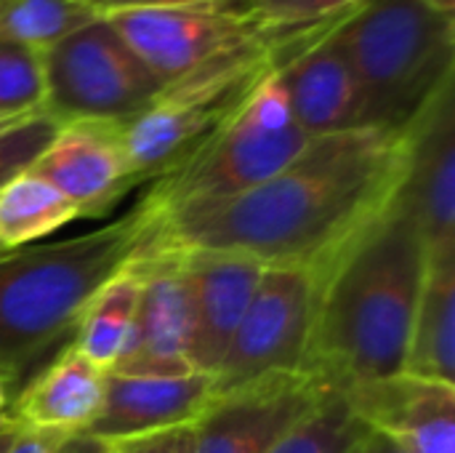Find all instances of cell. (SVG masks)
Returning <instances> with one entry per match:
<instances>
[{
	"label": "cell",
	"mask_w": 455,
	"mask_h": 453,
	"mask_svg": "<svg viewBox=\"0 0 455 453\" xmlns=\"http://www.w3.org/2000/svg\"><path fill=\"white\" fill-rule=\"evenodd\" d=\"M107 371L85 360L75 344H67L51 366L37 371L19 392L8 417L24 430L83 433L104 403Z\"/></svg>",
	"instance_id": "cell-18"
},
{
	"label": "cell",
	"mask_w": 455,
	"mask_h": 453,
	"mask_svg": "<svg viewBox=\"0 0 455 453\" xmlns=\"http://www.w3.org/2000/svg\"><path fill=\"white\" fill-rule=\"evenodd\" d=\"M339 19L293 37L275 67L293 120L312 139L368 128L360 83L333 37Z\"/></svg>",
	"instance_id": "cell-11"
},
{
	"label": "cell",
	"mask_w": 455,
	"mask_h": 453,
	"mask_svg": "<svg viewBox=\"0 0 455 453\" xmlns=\"http://www.w3.org/2000/svg\"><path fill=\"white\" fill-rule=\"evenodd\" d=\"M5 406H8V384H5L3 376H0V414L5 411Z\"/></svg>",
	"instance_id": "cell-35"
},
{
	"label": "cell",
	"mask_w": 455,
	"mask_h": 453,
	"mask_svg": "<svg viewBox=\"0 0 455 453\" xmlns=\"http://www.w3.org/2000/svg\"><path fill=\"white\" fill-rule=\"evenodd\" d=\"M315 310L317 270L264 267L240 328L211 374L213 395L269 376L307 374Z\"/></svg>",
	"instance_id": "cell-8"
},
{
	"label": "cell",
	"mask_w": 455,
	"mask_h": 453,
	"mask_svg": "<svg viewBox=\"0 0 455 453\" xmlns=\"http://www.w3.org/2000/svg\"><path fill=\"white\" fill-rule=\"evenodd\" d=\"M264 19L283 29H307L349 13L363 0H251Z\"/></svg>",
	"instance_id": "cell-26"
},
{
	"label": "cell",
	"mask_w": 455,
	"mask_h": 453,
	"mask_svg": "<svg viewBox=\"0 0 455 453\" xmlns=\"http://www.w3.org/2000/svg\"><path fill=\"white\" fill-rule=\"evenodd\" d=\"M45 109L40 51L0 37V120Z\"/></svg>",
	"instance_id": "cell-24"
},
{
	"label": "cell",
	"mask_w": 455,
	"mask_h": 453,
	"mask_svg": "<svg viewBox=\"0 0 455 453\" xmlns=\"http://www.w3.org/2000/svg\"><path fill=\"white\" fill-rule=\"evenodd\" d=\"M139 291H141V278L133 259L93 296L72 339L75 350L107 374L115 368L131 339V328L139 307Z\"/></svg>",
	"instance_id": "cell-20"
},
{
	"label": "cell",
	"mask_w": 455,
	"mask_h": 453,
	"mask_svg": "<svg viewBox=\"0 0 455 453\" xmlns=\"http://www.w3.org/2000/svg\"><path fill=\"white\" fill-rule=\"evenodd\" d=\"M331 387L307 374H283L213 395L192 425L189 453H267Z\"/></svg>",
	"instance_id": "cell-13"
},
{
	"label": "cell",
	"mask_w": 455,
	"mask_h": 453,
	"mask_svg": "<svg viewBox=\"0 0 455 453\" xmlns=\"http://www.w3.org/2000/svg\"><path fill=\"white\" fill-rule=\"evenodd\" d=\"M309 142L272 72L192 152L152 179L141 203L157 224L184 211L219 206L280 174Z\"/></svg>",
	"instance_id": "cell-5"
},
{
	"label": "cell",
	"mask_w": 455,
	"mask_h": 453,
	"mask_svg": "<svg viewBox=\"0 0 455 453\" xmlns=\"http://www.w3.org/2000/svg\"><path fill=\"white\" fill-rule=\"evenodd\" d=\"M75 219L77 206L32 171L0 187V251L29 246Z\"/></svg>",
	"instance_id": "cell-21"
},
{
	"label": "cell",
	"mask_w": 455,
	"mask_h": 453,
	"mask_svg": "<svg viewBox=\"0 0 455 453\" xmlns=\"http://www.w3.org/2000/svg\"><path fill=\"white\" fill-rule=\"evenodd\" d=\"M357 419L411 453H455V387L395 374L341 390Z\"/></svg>",
	"instance_id": "cell-16"
},
{
	"label": "cell",
	"mask_w": 455,
	"mask_h": 453,
	"mask_svg": "<svg viewBox=\"0 0 455 453\" xmlns=\"http://www.w3.org/2000/svg\"><path fill=\"white\" fill-rule=\"evenodd\" d=\"M93 13L80 0H0V37L45 51Z\"/></svg>",
	"instance_id": "cell-23"
},
{
	"label": "cell",
	"mask_w": 455,
	"mask_h": 453,
	"mask_svg": "<svg viewBox=\"0 0 455 453\" xmlns=\"http://www.w3.org/2000/svg\"><path fill=\"white\" fill-rule=\"evenodd\" d=\"M395 198L416 222L429 256L455 251V77L403 131Z\"/></svg>",
	"instance_id": "cell-10"
},
{
	"label": "cell",
	"mask_w": 455,
	"mask_h": 453,
	"mask_svg": "<svg viewBox=\"0 0 455 453\" xmlns=\"http://www.w3.org/2000/svg\"><path fill=\"white\" fill-rule=\"evenodd\" d=\"M104 451V443L96 441V438H88V435H72L61 449L56 453H101Z\"/></svg>",
	"instance_id": "cell-31"
},
{
	"label": "cell",
	"mask_w": 455,
	"mask_h": 453,
	"mask_svg": "<svg viewBox=\"0 0 455 453\" xmlns=\"http://www.w3.org/2000/svg\"><path fill=\"white\" fill-rule=\"evenodd\" d=\"M29 171L72 200L80 219L104 216L136 187L125 155L123 123L107 120L61 123Z\"/></svg>",
	"instance_id": "cell-14"
},
{
	"label": "cell",
	"mask_w": 455,
	"mask_h": 453,
	"mask_svg": "<svg viewBox=\"0 0 455 453\" xmlns=\"http://www.w3.org/2000/svg\"><path fill=\"white\" fill-rule=\"evenodd\" d=\"M403 374L455 387V251L427 262Z\"/></svg>",
	"instance_id": "cell-19"
},
{
	"label": "cell",
	"mask_w": 455,
	"mask_h": 453,
	"mask_svg": "<svg viewBox=\"0 0 455 453\" xmlns=\"http://www.w3.org/2000/svg\"><path fill=\"white\" fill-rule=\"evenodd\" d=\"M61 123L48 112L37 109L21 117L0 123V187H5L19 174L29 171L35 160L53 142Z\"/></svg>",
	"instance_id": "cell-25"
},
{
	"label": "cell",
	"mask_w": 455,
	"mask_h": 453,
	"mask_svg": "<svg viewBox=\"0 0 455 453\" xmlns=\"http://www.w3.org/2000/svg\"><path fill=\"white\" fill-rule=\"evenodd\" d=\"M189 299V363L211 376L227 355L264 264L243 254L176 248Z\"/></svg>",
	"instance_id": "cell-15"
},
{
	"label": "cell",
	"mask_w": 455,
	"mask_h": 453,
	"mask_svg": "<svg viewBox=\"0 0 455 453\" xmlns=\"http://www.w3.org/2000/svg\"><path fill=\"white\" fill-rule=\"evenodd\" d=\"M72 435L67 433H51V430H24L13 435L5 453H56Z\"/></svg>",
	"instance_id": "cell-29"
},
{
	"label": "cell",
	"mask_w": 455,
	"mask_h": 453,
	"mask_svg": "<svg viewBox=\"0 0 455 453\" xmlns=\"http://www.w3.org/2000/svg\"><path fill=\"white\" fill-rule=\"evenodd\" d=\"M365 101V125L405 131L455 77V16L427 0H363L333 24Z\"/></svg>",
	"instance_id": "cell-4"
},
{
	"label": "cell",
	"mask_w": 455,
	"mask_h": 453,
	"mask_svg": "<svg viewBox=\"0 0 455 453\" xmlns=\"http://www.w3.org/2000/svg\"><path fill=\"white\" fill-rule=\"evenodd\" d=\"M141 278L131 339L109 374L120 376H189V299L176 248L155 246L136 256Z\"/></svg>",
	"instance_id": "cell-12"
},
{
	"label": "cell",
	"mask_w": 455,
	"mask_h": 453,
	"mask_svg": "<svg viewBox=\"0 0 455 453\" xmlns=\"http://www.w3.org/2000/svg\"><path fill=\"white\" fill-rule=\"evenodd\" d=\"M432 8H437V11H443V13H451L455 16V0H427Z\"/></svg>",
	"instance_id": "cell-32"
},
{
	"label": "cell",
	"mask_w": 455,
	"mask_h": 453,
	"mask_svg": "<svg viewBox=\"0 0 455 453\" xmlns=\"http://www.w3.org/2000/svg\"><path fill=\"white\" fill-rule=\"evenodd\" d=\"M213 398L205 374L189 376H120L107 374L104 403L96 419L77 435L101 443L131 441L163 430L192 427Z\"/></svg>",
	"instance_id": "cell-17"
},
{
	"label": "cell",
	"mask_w": 455,
	"mask_h": 453,
	"mask_svg": "<svg viewBox=\"0 0 455 453\" xmlns=\"http://www.w3.org/2000/svg\"><path fill=\"white\" fill-rule=\"evenodd\" d=\"M368 427L341 390H328L267 453H355Z\"/></svg>",
	"instance_id": "cell-22"
},
{
	"label": "cell",
	"mask_w": 455,
	"mask_h": 453,
	"mask_svg": "<svg viewBox=\"0 0 455 453\" xmlns=\"http://www.w3.org/2000/svg\"><path fill=\"white\" fill-rule=\"evenodd\" d=\"M0 123H3V120H0Z\"/></svg>",
	"instance_id": "cell-37"
},
{
	"label": "cell",
	"mask_w": 455,
	"mask_h": 453,
	"mask_svg": "<svg viewBox=\"0 0 455 453\" xmlns=\"http://www.w3.org/2000/svg\"><path fill=\"white\" fill-rule=\"evenodd\" d=\"M427 262L416 222L392 195L317 267L307 374L331 390L403 374Z\"/></svg>",
	"instance_id": "cell-2"
},
{
	"label": "cell",
	"mask_w": 455,
	"mask_h": 453,
	"mask_svg": "<svg viewBox=\"0 0 455 453\" xmlns=\"http://www.w3.org/2000/svg\"><path fill=\"white\" fill-rule=\"evenodd\" d=\"M101 453H123V449L117 443H104V451Z\"/></svg>",
	"instance_id": "cell-36"
},
{
	"label": "cell",
	"mask_w": 455,
	"mask_h": 453,
	"mask_svg": "<svg viewBox=\"0 0 455 453\" xmlns=\"http://www.w3.org/2000/svg\"><path fill=\"white\" fill-rule=\"evenodd\" d=\"M355 453H411L405 446H400L395 438L384 435V433H376V430H368L365 438L360 441L357 451Z\"/></svg>",
	"instance_id": "cell-30"
},
{
	"label": "cell",
	"mask_w": 455,
	"mask_h": 453,
	"mask_svg": "<svg viewBox=\"0 0 455 453\" xmlns=\"http://www.w3.org/2000/svg\"><path fill=\"white\" fill-rule=\"evenodd\" d=\"M13 427H19V425L8 417V411H3V414H0V438H3L5 433H11Z\"/></svg>",
	"instance_id": "cell-33"
},
{
	"label": "cell",
	"mask_w": 455,
	"mask_h": 453,
	"mask_svg": "<svg viewBox=\"0 0 455 453\" xmlns=\"http://www.w3.org/2000/svg\"><path fill=\"white\" fill-rule=\"evenodd\" d=\"M107 19L163 83H171L197 69L200 64L248 43L299 32L275 27L251 0H216L160 11H128Z\"/></svg>",
	"instance_id": "cell-9"
},
{
	"label": "cell",
	"mask_w": 455,
	"mask_h": 453,
	"mask_svg": "<svg viewBox=\"0 0 455 453\" xmlns=\"http://www.w3.org/2000/svg\"><path fill=\"white\" fill-rule=\"evenodd\" d=\"M403 131L357 128L312 139L245 195L157 224L155 246L208 248L264 267H323L395 195Z\"/></svg>",
	"instance_id": "cell-1"
},
{
	"label": "cell",
	"mask_w": 455,
	"mask_h": 453,
	"mask_svg": "<svg viewBox=\"0 0 455 453\" xmlns=\"http://www.w3.org/2000/svg\"><path fill=\"white\" fill-rule=\"evenodd\" d=\"M123 453H189L192 449V427L163 430L131 441H117Z\"/></svg>",
	"instance_id": "cell-27"
},
{
	"label": "cell",
	"mask_w": 455,
	"mask_h": 453,
	"mask_svg": "<svg viewBox=\"0 0 455 453\" xmlns=\"http://www.w3.org/2000/svg\"><path fill=\"white\" fill-rule=\"evenodd\" d=\"M93 16H115L128 11H160V8H179V5H197V3H216V0H80Z\"/></svg>",
	"instance_id": "cell-28"
},
{
	"label": "cell",
	"mask_w": 455,
	"mask_h": 453,
	"mask_svg": "<svg viewBox=\"0 0 455 453\" xmlns=\"http://www.w3.org/2000/svg\"><path fill=\"white\" fill-rule=\"evenodd\" d=\"M19 433V427H13L11 433H5L3 438H0V453H5L8 451V446H11V441H13V435Z\"/></svg>",
	"instance_id": "cell-34"
},
{
	"label": "cell",
	"mask_w": 455,
	"mask_h": 453,
	"mask_svg": "<svg viewBox=\"0 0 455 453\" xmlns=\"http://www.w3.org/2000/svg\"><path fill=\"white\" fill-rule=\"evenodd\" d=\"M157 238L139 203L88 235L0 251V376L16 382L45 355L72 344L93 296Z\"/></svg>",
	"instance_id": "cell-3"
},
{
	"label": "cell",
	"mask_w": 455,
	"mask_h": 453,
	"mask_svg": "<svg viewBox=\"0 0 455 453\" xmlns=\"http://www.w3.org/2000/svg\"><path fill=\"white\" fill-rule=\"evenodd\" d=\"M301 32L307 29L248 43L165 83L141 115L123 123L125 155L136 184L157 179L192 152L275 72L285 45Z\"/></svg>",
	"instance_id": "cell-6"
},
{
	"label": "cell",
	"mask_w": 455,
	"mask_h": 453,
	"mask_svg": "<svg viewBox=\"0 0 455 453\" xmlns=\"http://www.w3.org/2000/svg\"><path fill=\"white\" fill-rule=\"evenodd\" d=\"M40 56L45 109L59 123H128L165 88L107 16L88 19Z\"/></svg>",
	"instance_id": "cell-7"
}]
</instances>
